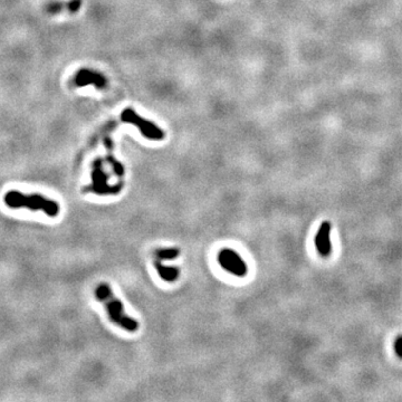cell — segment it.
<instances>
[{
	"instance_id": "1",
	"label": "cell",
	"mask_w": 402,
	"mask_h": 402,
	"mask_svg": "<svg viewBox=\"0 0 402 402\" xmlns=\"http://www.w3.org/2000/svg\"><path fill=\"white\" fill-rule=\"evenodd\" d=\"M95 297L102 302L110 320L114 324L127 332H135L138 330V321L126 314L122 302L114 295L109 284H100L95 289Z\"/></svg>"
},
{
	"instance_id": "2",
	"label": "cell",
	"mask_w": 402,
	"mask_h": 402,
	"mask_svg": "<svg viewBox=\"0 0 402 402\" xmlns=\"http://www.w3.org/2000/svg\"><path fill=\"white\" fill-rule=\"evenodd\" d=\"M6 206L11 209H29L32 211H44L48 217H56L60 212V206L56 201L48 199L38 193L25 195L20 191L11 190L3 197Z\"/></svg>"
},
{
	"instance_id": "3",
	"label": "cell",
	"mask_w": 402,
	"mask_h": 402,
	"mask_svg": "<svg viewBox=\"0 0 402 402\" xmlns=\"http://www.w3.org/2000/svg\"><path fill=\"white\" fill-rule=\"evenodd\" d=\"M107 178L109 175L105 172L103 167V161L100 159H96L93 163L92 170V184L87 187V190L100 196L107 195H117L122 190L123 184L110 185L107 183Z\"/></svg>"
},
{
	"instance_id": "4",
	"label": "cell",
	"mask_w": 402,
	"mask_h": 402,
	"mask_svg": "<svg viewBox=\"0 0 402 402\" xmlns=\"http://www.w3.org/2000/svg\"><path fill=\"white\" fill-rule=\"evenodd\" d=\"M123 122L130 123L137 126L140 130L141 134L150 140H162L164 138L163 130L158 127L154 123L148 121V120L141 118L137 112L132 109H126L123 111L121 115Z\"/></svg>"
},
{
	"instance_id": "5",
	"label": "cell",
	"mask_w": 402,
	"mask_h": 402,
	"mask_svg": "<svg viewBox=\"0 0 402 402\" xmlns=\"http://www.w3.org/2000/svg\"><path fill=\"white\" fill-rule=\"evenodd\" d=\"M218 262L226 272L235 276L243 277L248 273V267L245 261L230 248H223L218 254Z\"/></svg>"
},
{
	"instance_id": "6",
	"label": "cell",
	"mask_w": 402,
	"mask_h": 402,
	"mask_svg": "<svg viewBox=\"0 0 402 402\" xmlns=\"http://www.w3.org/2000/svg\"><path fill=\"white\" fill-rule=\"evenodd\" d=\"M74 83L77 87H84L87 85H94L96 88L103 90L107 86V80L103 74L92 69L82 68L74 76Z\"/></svg>"
},
{
	"instance_id": "7",
	"label": "cell",
	"mask_w": 402,
	"mask_h": 402,
	"mask_svg": "<svg viewBox=\"0 0 402 402\" xmlns=\"http://www.w3.org/2000/svg\"><path fill=\"white\" fill-rule=\"evenodd\" d=\"M331 230L332 225L330 221H323L319 227L318 233L315 235L314 243L316 250L322 257H328L332 253L331 242Z\"/></svg>"
},
{
	"instance_id": "8",
	"label": "cell",
	"mask_w": 402,
	"mask_h": 402,
	"mask_svg": "<svg viewBox=\"0 0 402 402\" xmlns=\"http://www.w3.org/2000/svg\"><path fill=\"white\" fill-rule=\"evenodd\" d=\"M154 267H156L158 275L165 281H175L180 275V270L177 267L165 266L159 260H156V261H154Z\"/></svg>"
},
{
	"instance_id": "9",
	"label": "cell",
	"mask_w": 402,
	"mask_h": 402,
	"mask_svg": "<svg viewBox=\"0 0 402 402\" xmlns=\"http://www.w3.org/2000/svg\"><path fill=\"white\" fill-rule=\"evenodd\" d=\"M105 145H106L107 152H109V154H107V158H106L107 162H109V163L112 165V169H113L115 175L119 176V177H123V176H124V168H123V165L120 163V162L113 157V154H112V141H111V139H109V138L105 139Z\"/></svg>"
},
{
	"instance_id": "10",
	"label": "cell",
	"mask_w": 402,
	"mask_h": 402,
	"mask_svg": "<svg viewBox=\"0 0 402 402\" xmlns=\"http://www.w3.org/2000/svg\"><path fill=\"white\" fill-rule=\"evenodd\" d=\"M180 255V250L178 248H159L154 251V256L159 261H171L175 260Z\"/></svg>"
},
{
	"instance_id": "11",
	"label": "cell",
	"mask_w": 402,
	"mask_h": 402,
	"mask_svg": "<svg viewBox=\"0 0 402 402\" xmlns=\"http://www.w3.org/2000/svg\"><path fill=\"white\" fill-rule=\"evenodd\" d=\"M64 8V5L61 2H52L46 7V11L49 14H59Z\"/></svg>"
},
{
	"instance_id": "12",
	"label": "cell",
	"mask_w": 402,
	"mask_h": 402,
	"mask_svg": "<svg viewBox=\"0 0 402 402\" xmlns=\"http://www.w3.org/2000/svg\"><path fill=\"white\" fill-rule=\"evenodd\" d=\"M393 350L398 357L402 359V335H398L393 342Z\"/></svg>"
},
{
	"instance_id": "13",
	"label": "cell",
	"mask_w": 402,
	"mask_h": 402,
	"mask_svg": "<svg viewBox=\"0 0 402 402\" xmlns=\"http://www.w3.org/2000/svg\"><path fill=\"white\" fill-rule=\"evenodd\" d=\"M80 6H82V0H71V1L67 3V10L69 13L74 14L76 11L80 10Z\"/></svg>"
}]
</instances>
